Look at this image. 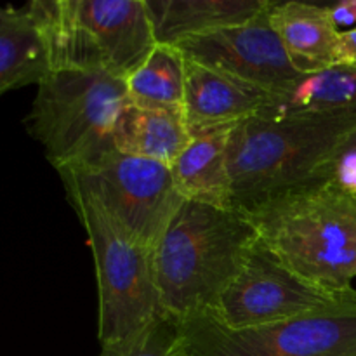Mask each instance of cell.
<instances>
[{"label":"cell","instance_id":"2e32d148","mask_svg":"<svg viewBox=\"0 0 356 356\" xmlns=\"http://www.w3.org/2000/svg\"><path fill=\"white\" fill-rule=\"evenodd\" d=\"M190 141L191 134L181 111L141 108L134 104L125 108L113 134L117 152L169 167Z\"/></svg>","mask_w":356,"mask_h":356},{"label":"cell","instance_id":"7c38bea8","mask_svg":"<svg viewBox=\"0 0 356 356\" xmlns=\"http://www.w3.org/2000/svg\"><path fill=\"white\" fill-rule=\"evenodd\" d=\"M51 70V44L37 2L0 7V96L38 83Z\"/></svg>","mask_w":356,"mask_h":356},{"label":"cell","instance_id":"7a4b0ae2","mask_svg":"<svg viewBox=\"0 0 356 356\" xmlns=\"http://www.w3.org/2000/svg\"><path fill=\"white\" fill-rule=\"evenodd\" d=\"M257 240L238 209L181 202L152 250L160 312L172 320L214 313Z\"/></svg>","mask_w":356,"mask_h":356},{"label":"cell","instance_id":"277c9868","mask_svg":"<svg viewBox=\"0 0 356 356\" xmlns=\"http://www.w3.org/2000/svg\"><path fill=\"white\" fill-rule=\"evenodd\" d=\"M37 86L28 131L56 170L80 169L115 149V127L131 104L124 80L101 70L54 68Z\"/></svg>","mask_w":356,"mask_h":356},{"label":"cell","instance_id":"8992f818","mask_svg":"<svg viewBox=\"0 0 356 356\" xmlns=\"http://www.w3.org/2000/svg\"><path fill=\"white\" fill-rule=\"evenodd\" d=\"M52 70H101L125 80L156 45L146 0H35Z\"/></svg>","mask_w":356,"mask_h":356},{"label":"cell","instance_id":"30bf717a","mask_svg":"<svg viewBox=\"0 0 356 356\" xmlns=\"http://www.w3.org/2000/svg\"><path fill=\"white\" fill-rule=\"evenodd\" d=\"M271 2L252 19L191 38L176 47L190 61L259 87L271 96L282 92L301 73L292 66L271 24Z\"/></svg>","mask_w":356,"mask_h":356},{"label":"cell","instance_id":"6da1fadb","mask_svg":"<svg viewBox=\"0 0 356 356\" xmlns=\"http://www.w3.org/2000/svg\"><path fill=\"white\" fill-rule=\"evenodd\" d=\"M356 132V108L270 111L232 129L228 146L232 207L242 212L296 188L330 177L337 153Z\"/></svg>","mask_w":356,"mask_h":356},{"label":"cell","instance_id":"d6986e66","mask_svg":"<svg viewBox=\"0 0 356 356\" xmlns=\"http://www.w3.org/2000/svg\"><path fill=\"white\" fill-rule=\"evenodd\" d=\"M99 356H186L177 344L176 322L159 313L148 325L118 343L103 344Z\"/></svg>","mask_w":356,"mask_h":356},{"label":"cell","instance_id":"603a6c76","mask_svg":"<svg viewBox=\"0 0 356 356\" xmlns=\"http://www.w3.org/2000/svg\"><path fill=\"white\" fill-rule=\"evenodd\" d=\"M344 148H356V132H355L353 136H351L350 139H348L346 145L343 146V149H344Z\"/></svg>","mask_w":356,"mask_h":356},{"label":"cell","instance_id":"ac0fdd59","mask_svg":"<svg viewBox=\"0 0 356 356\" xmlns=\"http://www.w3.org/2000/svg\"><path fill=\"white\" fill-rule=\"evenodd\" d=\"M356 108V68L332 66L301 75L287 89L273 94L264 110L341 111Z\"/></svg>","mask_w":356,"mask_h":356},{"label":"cell","instance_id":"9c48e42d","mask_svg":"<svg viewBox=\"0 0 356 356\" xmlns=\"http://www.w3.org/2000/svg\"><path fill=\"white\" fill-rule=\"evenodd\" d=\"M79 177L111 218L141 245L153 250L167 222L184 200L169 165L111 149L80 169H63Z\"/></svg>","mask_w":356,"mask_h":356},{"label":"cell","instance_id":"44dd1931","mask_svg":"<svg viewBox=\"0 0 356 356\" xmlns=\"http://www.w3.org/2000/svg\"><path fill=\"white\" fill-rule=\"evenodd\" d=\"M327 7H329L330 17L337 30L346 31L356 28V0H341V2Z\"/></svg>","mask_w":356,"mask_h":356},{"label":"cell","instance_id":"5b68a950","mask_svg":"<svg viewBox=\"0 0 356 356\" xmlns=\"http://www.w3.org/2000/svg\"><path fill=\"white\" fill-rule=\"evenodd\" d=\"M59 176L92 252L101 346L118 343L162 313L152 250L132 238L79 177L70 172Z\"/></svg>","mask_w":356,"mask_h":356},{"label":"cell","instance_id":"3957f363","mask_svg":"<svg viewBox=\"0 0 356 356\" xmlns=\"http://www.w3.org/2000/svg\"><path fill=\"white\" fill-rule=\"evenodd\" d=\"M243 214L261 242L299 275L327 287H353L356 197L330 179L296 188Z\"/></svg>","mask_w":356,"mask_h":356},{"label":"cell","instance_id":"5bb4252c","mask_svg":"<svg viewBox=\"0 0 356 356\" xmlns=\"http://www.w3.org/2000/svg\"><path fill=\"white\" fill-rule=\"evenodd\" d=\"M271 0H146L156 44L179 45L235 26L266 9Z\"/></svg>","mask_w":356,"mask_h":356},{"label":"cell","instance_id":"8fae6325","mask_svg":"<svg viewBox=\"0 0 356 356\" xmlns=\"http://www.w3.org/2000/svg\"><path fill=\"white\" fill-rule=\"evenodd\" d=\"M271 94L226 73L186 59L183 113L191 138L218 129H232L270 103Z\"/></svg>","mask_w":356,"mask_h":356},{"label":"cell","instance_id":"ba28073f","mask_svg":"<svg viewBox=\"0 0 356 356\" xmlns=\"http://www.w3.org/2000/svg\"><path fill=\"white\" fill-rule=\"evenodd\" d=\"M355 299V287L336 289L308 280L259 238L211 315L229 329H249L332 312Z\"/></svg>","mask_w":356,"mask_h":356},{"label":"cell","instance_id":"7402d4cb","mask_svg":"<svg viewBox=\"0 0 356 356\" xmlns=\"http://www.w3.org/2000/svg\"><path fill=\"white\" fill-rule=\"evenodd\" d=\"M336 65L356 68V28H351V30L341 31L339 33Z\"/></svg>","mask_w":356,"mask_h":356},{"label":"cell","instance_id":"e0dca14e","mask_svg":"<svg viewBox=\"0 0 356 356\" xmlns=\"http://www.w3.org/2000/svg\"><path fill=\"white\" fill-rule=\"evenodd\" d=\"M186 80V58L179 47L156 44L148 58L124 80L131 104L181 111Z\"/></svg>","mask_w":356,"mask_h":356},{"label":"cell","instance_id":"9a60e30c","mask_svg":"<svg viewBox=\"0 0 356 356\" xmlns=\"http://www.w3.org/2000/svg\"><path fill=\"white\" fill-rule=\"evenodd\" d=\"M232 129H218L193 136L170 165L174 183L184 200L232 207L228 170Z\"/></svg>","mask_w":356,"mask_h":356},{"label":"cell","instance_id":"4fadbf2b","mask_svg":"<svg viewBox=\"0 0 356 356\" xmlns=\"http://www.w3.org/2000/svg\"><path fill=\"white\" fill-rule=\"evenodd\" d=\"M270 19L292 66L301 75L336 66L339 33L329 7L316 3L271 2Z\"/></svg>","mask_w":356,"mask_h":356},{"label":"cell","instance_id":"52a82bcc","mask_svg":"<svg viewBox=\"0 0 356 356\" xmlns=\"http://www.w3.org/2000/svg\"><path fill=\"white\" fill-rule=\"evenodd\" d=\"M186 356H356V299L270 325L229 329L205 315L174 320Z\"/></svg>","mask_w":356,"mask_h":356},{"label":"cell","instance_id":"ffe728a7","mask_svg":"<svg viewBox=\"0 0 356 356\" xmlns=\"http://www.w3.org/2000/svg\"><path fill=\"white\" fill-rule=\"evenodd\" d=\"M329 179L344 193L356 197V148H344L337 153Z\"/></svg>","mask_w":356,"mask_h":356}]
</instances>
